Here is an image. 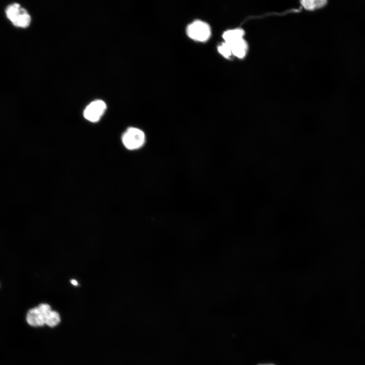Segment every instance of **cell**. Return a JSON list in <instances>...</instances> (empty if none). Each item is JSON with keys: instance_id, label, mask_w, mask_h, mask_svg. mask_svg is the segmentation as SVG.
<instances>
[{"instance_id": "obj_1", "label": "cell", "mask_w": 365, "mask_h": 365, "mask_svg": "<svg viewBox=\"0 0 365 365\" xmlns=\"http://www.w3.org/2000/svg\"><path fill=\"white\" fill-rule=\"evenodd\" d=\"M187 33L189 37L193 40L205 42L208 40L211 35V28L207 23L201 20H196L188 26Z\"/></svg>"}, {"instance_id": "obj_2", "label": "cell", "mask_w": 365, "mask_h": 365, "mask_svg": "<svg viewBox=\"0 0 365 365\" xmlns=\"http://www.w3.org/2000/svg\"><path fill=\"white\" fill-rule=\"evenodd\" d=\"M144 141V133L136 128H129L122 136L123 143L129 150H135L140 148Z\"/></svg>"}, {"instance_id": "obj_3", "label": "cell", "mask_w": 365, "mask_h": 365, "mask_svg": "<svg viewBox=\"0 0 365 365\" xmlns=\"http://www.w3.org/2000/svg\"><path fill=\"white\" fill-rule=\"evenodd\" d=\"M50 307L49 304L42 303L29 309L26 314L25 319L27 323L33 327L43 326L45 324V313Z\"/></svg>"}, {"instance_id": "obj_4", "label": "cell", "mask_w": 365, "mask_h": 365, "mask_svg": "<svg viewBox=\"0 0 365 365\" xmlns=\"http://www.w3.org/2000/svg\"><path fill=\"white\" fill-rule=\"evenodd\" d=\"M106 108L105 103L101 100L91 102L84 111V118L87 120L95 122L100 119Z\"/></svg>"}, {"instance_id": "obj_5", "label": "cell", "mask_w": 365, "mask_h": 365, "mask_svg": "<svg viewBox=\"0 0 365 365\" xmlns=\"http://www.w3.org/2000/svg\"><path fill=\"white\" fill-rule=\"evenodd\" d=\"M228 44L230 46L232 54L239 58L245 57L247 51L248 46L243 38Z\"/></svg>"}, {"instance_id": "obj_6", "label": "cell", "mask_w": 365, "mask_h": 365, "mask_svg": "<svg viewBox=\"0 0 365 365\" xmlns=\"http://www.w3.org/2000/svg\"><path fill=\"white\" fill-rule=\"evenodd\" d=\"M31 17L27 11L23 8L20 13L11 22L17 27L26 28L30 24Z\"/></svg>"}, {"instance_id": "obj_7", "label": "cell", "mask_w": 365, "mask_h": 365, "mask_svg": "<svg viewBox=\"0 0 365 365\" xmlns=\"http://www.w3.org/2000/svg\"><path fill=\"white\" fill-rule=\"evenodd\" d=\"M244 31L242 29L236 28L228 30L223 34L225 42L231 44L236 41L243 38Z\"/></svg>"}, {"instance_id": "obj_8", "label": "cell", "mask_w": 365, "mask_h": 365, "mask_svg": "<svg viewBox=\"0 0 365 365\" xmlns=\"http://www.w3.org/2000/svg\"><path fill=\"white\" fill-rule=\"evenodd\" d=\"M23 9V8L18 3L10 4L5 10L6 17L12 22L20 13Z\"/></svg>"}, {"instance_id": "obj_9", "label": "cell", "mask_w": 365, "mask_h": 365, "mask_svg": "<svg viewBox=\"0 0 365 365\" xmlns=\"http://www.w3.org/2000/svg\"><path fill=\"white\" fill-rule=\"evenodd\" d=\"M60 321V315L58 312L51 309L46 314L45 317V324L50 327H54Z\"/></svg>"}, {"instance_id": "obj_10", "label": "cell", "mask_w": 365, "mask_h": 365, "mask_svg": "<svg viewBox=\"0 0 365 365\" xmlns=\"http://www.w3.org/2000/svg\"><path fill=\"white\" fill-rule=\"evenodd\" d=\"M327 3L325 0H304L301 3L307 10L312 11L324 6Z\"/></svg>"}, {"instance_id": "obj_11", "label": "cell", "mask_w": 365, "mask_h": 365, "mask_svg": "<svg viewBox=\"0 0 365 365\" xmlns=\"http://www.w3.org/2000/svg\"><path fill=\"white\" fill-rule=\"evenodd\" d=\"M217 50L218 52L224 57L229 58L232 55L230 45L225 42L219 45Z\"/></svg>"}, {"instance_id": "obj_12", "label": "cell", "mask_w": 365, "mask_h": 365, "mask_svg": "<svg viewBox=\"0 0 365 365\" xmlns=\"http://www.w3.org/2000/svg\"><path fill=\"white\" fill-rule=\"evenodd\" d=\"M257 365H276V364L275 363H270V362L268 363L267 362V363H259Z\"/></svg>"}, {"instance_id": "obj_13", "label": "cell", "mask_w": 365, "mask_h": 365, "mask_svg": "<svg viewBox=\"0 0 365 365\" xmlns=\"http://www.w3.org/2000/svg\"><path fill=\"white\" fill-rule=\"evenodd\" d=\"M70 282H71V284H73L74 285H75V286L78 285V283L77 281H76V280L72 279L70 281Z\"/></svg>"}]
</instances>
